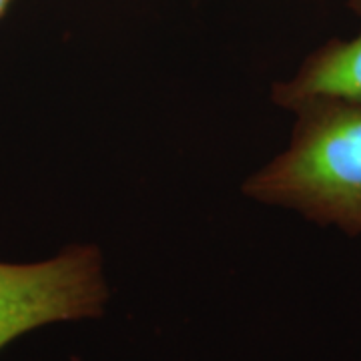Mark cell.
I'll list each match as a JSON object with an SVG mask.
<instances>
[{
    "label": "cell",
    "instance_id": "6da1fadb",
    "mask_svg": "<svg viewBox=\"0 0 361 361\" xmlns=\"http://www.w3.org/2000/svg\"><path fill=\"white\" fill-rule=\"evenodd\" d=\"M295 141L253 191L361 231V103L313 99L301 103Z\"/></svg>",
    "mask_w": 361,
    "mask_h": 361
},
{
    "label": "cell",
    "instance_id": "7a4b0ae2",
    "mask_svg": "<svg viewBox=\"0 0 361 361\" xmlns=\"http://www.w3.org/2000/svg\"><path fill=\"white\" fill-rule=\"evenodd\" d=\"M104 299L99 261L89 249L40 263H0V349L40 325L99 315Z\"/></svg>",
    "mask_w": 361,
    "mask_h": 361
},
{
    "label": "cell",
    "instance_id": "3957f363",
    "mask_svg": "<svg viewBox=\"0 0 361 361\" xmlns=\"http://www.w3.org/2000/svg\"><path fill=\"white\" fill-rule=\"evenodd\" d=\"M349 6L361 14V0H349ZM313 99L361 103V35L349 42H329L285 89V103L301 104Z\"/></svg>",
    "mask_w": 361,
    "mask_h": 361
},
{
    "label": "cell",
    "instance_id": "277c9868",
    "mask_svg": "<svg viewBox=\"0 0 361 361\" xmlns=\"http://www.w3.org/2000/svg\"><path fill=\"white\" fill-rule=\"evenodd\" d=\"M11 4V0H0V14L6 11V6Z\"/></svg>",
    "mask_w": 361,
    "mask_h": 361
}]
</instances>
